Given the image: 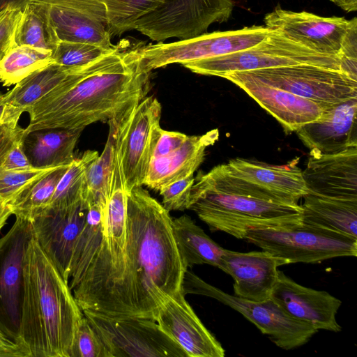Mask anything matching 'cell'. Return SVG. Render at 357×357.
I'll return each instance as SVG.
<instances>
[{"instance_id":"f546056e","label":"cell","mask_w":357,"mask_h":357,"mask_svg":"<svg viewBox=\"0 0 357 357\" xmlns=\"http://www.w3.org/2000/svg\"><path fill=\"white\" fill-rule=\"evenodd\" d=\"M50 6L29 2L22 11L14 35V45H28L52 52L60 40L52 22Z\"/></svg>"},{"instance_id":"6da1fadb","label":"cell","mask_w":357,"mask_h":357,"mask_svg":"<svg viewBox=\"0 0 357 357\" xmlns=\"http://www.w3.org/2000/svg\"><path fill=\"white\" fill-rule=\"evenodd\" d=\"M186 270L169 212L134 188L127 193L125 268L112 317L155 321L162 304L182 290Z\"/></svg>"},{"instance_id":"c3c4849f","label":"cell","mask_w":357,"mask_h":357,"mask_svg":"<svg viewBox=\"0 0 357 357\" xmlns=\"http://www.w3.org/2000/svg\"><path fill=\"white\" fill-rule=\"evenodd\" d=\"M31 0H0V10L8 8H20L22 11Z\"/></svg>"},{"instance_id":"b9f144b4","label":"cell","mask_w":357,"mask_h":357,"mask_svg":"<svg viewBox=\"0 0 357 357\" xmlns=\"http://www.w3.org/2000/svg\"><path fill=\"white\" fill-rule=\"evenodd\" d=\"M30 2L75 9L89 15L107 25L105 9L102 0H31Z\"/></svg>"},{"instance_id":"ba28073f","label":"cell","mask_w":357,"mask_h":357,"mask_svg":"<svg viewBox=\"0 0 357 357\" xmlns=\"http://www.w3.org/2000/svg\"><path fill=\"white\" fill-rule=\"evenodd\" d=\"M162 107L157 98L145 97L122 116L111 120L124 185L129 192L142 186L161 127Z\"/></svg>"},{"instance_id":"d4e9b609","label":"cell","mask_w":357,"mask_h":357,"mask_svg":"<svg viewBox=\"0 0 357 357\" xmlns=\"http://www.w3.org/2000/svg\"><path fill=\"white\" fill-rule=\"evenodd\" d=\"M77 68L52 63L34 71L17 83L4 94L2 125L17 126L23 112L58 86Z\"/></svg>"},{"instance_id":"9c48e42d","label":"cell","mask_w":357,"mask_h":357,"mask_svg":"<svg viewBox=\"0 0 357 357\" xmlns=\"http://www.w3.org/2000/svg\"><path fill=\"white\" fill-rule=\"evenodd\" d=\"M182 291L213 298L241 313L278 347L290 350L306 344L318 332L314 327L286 314L271 298L254 302L229 294L208 284L188 269L185 271Z\"/></svg>"},{"instance_id":"e575fe53","label":"cell","mask_w":357,"mask_h":357,"mask_svg":"<svg viewBox=\"0 0 357 357\" xmlns=\"http://www.w3.org/2000/svg\"><path fill=\"white\" fill-rule=\"evenodd\" d=\"M102 3L112 37L135 29L137 21L156 10L164 0H102Z\"/></svg>"},{"instance_id":"8d00e7d4","label":"cell","mask_w":357,"mask_h":357,"mask_svg":"<svg viewBox=\"0 0 357 357\" xmlns=\"http://www.w3.org/2000/svg\"><path fill=\"white\" fill-rule=\"evenodd\" d=\"M58 167L8 170L0 166V200L10 205L32 183Z\"/></svg>"},{"instance_id":"f1b7e54d","label":"cell","mask_w":357,"mask_h":357,"mask_svg":"<svg viewBox=\"0 0 357 357\" xmlns=\"http://www.w3.org/2000/svg\"><path fill=\"white\" fill-rule=\"evenodd\" d=\"M172 229L185 268L208 264L218 267L225 248L212 240L187 215L172 219Z\"/></svg>"},{"instance_id":"cb8c5ba5","label":"cell","mask_w":357,"mask_h":357,"mask_svg":"<svg viewBox=\"0 0 357 357\" xmlns=\"http://www.w3.org/2000/svg\"><path fill=\"white\" fill-rule=\"evenodd\" d=\"M219 137L218 129L202 135L188 136L185 142L166 155L151 158L144 184L159 191L162 188L192 174L204 159L205 151Z\"/></svg>"},{"instance_id":"7c38bea8","label":"cell","mask_w":357,"mask_h":357,"mask_svg":"<svg viewBox=\"0 0 357 357\" xmlns=\"http://www.w3.org/2000/svg\"><path fill=\"white\" fill-rule=\"evenodd\" d=\"M232 0H164L156 10L139 18L135 29L153 41L192 38L215 22H226Z\"/></svg>"},{"instance_id":"836d02e7","label":"cell","mask_w":357,"mask_h":357,"mask_svg":"<svg viewBox=\"0 0 357 357\" xmlns=\"http://www.w3.org/2000/svg\"><path fill=\"white\" fill-rule=\"evenodd\" d=\"M98 155L96 151L87 150L75 158L59 180L48 207L64 208L83 200L86 168Z\"/></svg>"},{"instance_id":"83f0119b","label":"cell","mask_w":357,"mask_h":357,"mask_svg":"<svg viewBox=\"0 0 357 357\" xmlns=\"http://www.w3.org/2000/svg\"><path fill=\"white\" fill-rule=\"evenodd\" d=\"M50 15L60 40L96 45L105 49L115 47L107 25L79 10L50 6Z\"/></svg>"},{"instance_id":"ab89813d","label":"cell","mask_w":357,"mask_h":357,"mask_svg":"<svg viewBox=\"0 0 357 357\" xmlns=\"http://www.w3.org/2000/svg\"><path fill=\"white\" fill-rule=\"evenodd\" d=\"M22 15L20 8L8 7L0 10V60L15 47V31Z\"/></svg>"},{"instance_id":"52a82bcc","label":"cell","mask_w":357,"mask_h":357,"mask_svg":"<svg viewBox=\"0 0 357 357\" xmlns=\"http://www.w3.org/2000/svg\"><path fill=\"white\" fill-rule=\"evenodd\" d=\"M244 240L283 259L286 264L319 263L356 257L357 238L305 223L248 230Z\"/></svg>"},{"instance_id":"681fc988","label":"cell","mask_w":357,"mask_h":357,"mask_svg":"<svg viewBox=\"0 0 357 357\" xmlns=\"http://www.w3.org/2000/svg\"><path fill=\"white\" fill-rule=\"evenodd\" d=\"M346 12L357 10V0H330Z\"/></svg>"},{"instance_id":"44dd1931","label":"cell","mask_w":357,"mask_h":357,"mask_svg":"<svg viewBox=\"0 0 357 357\" xmlns=\"http://www.w3.org/2000/svg\"><path fill=\"white\" fill-rule=\"evenodd\" d=\"M357 96L324 111L318 119L305 124L297 135L310 154L328 155L357 146Z\"/></svg>"},{"instance_id":"f6af8a7d","label":"cell","mask_w":357,"mask_h":357,"mask_svg":"<svg viewBox=\"0 0 357 357\" xmlns=\"http://www.w3.org/2000/svg\"><path fill=\"white\" fill-rule=\"evenodd\" d=\"M1 167L8 170H25L33 168L22 147V140L7 153Z\"/></svg>"},{"instance_id":"e0dca14e","label":"cell","mask_w":357,"mask_h":357,"mask_svg":"<svg viewBox=\"0 0 357 357\" xmlns=\"http://www.w3.org/2000/svg\"><path fill=\"white\" fill-rule=\"evenodd\" d=\"M223 78L233 82L271 114L290 133L321 117L324 111L316 102L266 84L246 71L233 72Z\"/></svg>"},{"instance_id":"d6986e66","label":"cell","mask_w":357,"mask_h":357,"mask_svg":"<svg viewBox=\"0 0 357 357\" xmlns=\"http://www.w3.org/2000/svg\"><path fill=\"white\" fill-rule=\"evenodd\" d=\"M178 291L162 304L155 321L189 357H223L225 350Z\"/></svg>"},{"instance_id":"f907efd6","label":"cell","mask_w":357,"mask_h":357,"mask_svg":"<svg viewBox=\"0 0 357 357\" xmlns=\"http://www.w3.org/2000/svg\"><path fill=\"white\" fill-rule=\"evenodd\" d=\"M3 98H4V94L0 93V126L2 125L1 120H2V116H3L4 107H5Z\"/></svg>"},{"instance_id":"d590c367","label":"cell","mask_w":357,"mask_h":357,"mask_svg":"<svg viewBox=\"0 0 357 357\" xmlns=\"http://www.w3.org/2000/svg\"><path fill=\"white\" fill-rule=\"evenodd\" d=\"M116 47L108 50L96 45L60 40L52 52V59L61 66L82 67L108 54Z\"/></svg>"},{"instance_id":"ac0fdd59","label":"cell","mask_w":357,"mask_h":357,"mask_svg":"<svg viewBox=\"0 0 357 357\" xmlns=\"http://www.w3.org/2000/svg\"><path fill=\"white\" fill-rule=\"evenodd\" d=\"M270 298L291 317L317 330L339 332L342 329L336 320L342 305L340 299L326 291L303 287L281 271Z\"/></svg>"},{"instance_id":"8992f818","label":"cell","mask_w":357,"mask_h":357,"mask_svg":"<svg viewBox=\"0 0 357 357\" xmlns=\"http://www.w3.org/2000/svg\"><path fill=\"white\" fill-rule=\"evenodd\" d=\"M312 65L340 70L341 58L317 52L275 30L258 44L231 54L188 62L183 66L204 75L222 77L233 72L294 66Z\"/></svg>"},{"instance_id":"7dc6e473","label":"cell","mask_w":357,"mask_h":357,"mask_svg":"<svg viewBox=\"0 0 357 357\" xmlns=\"http://www.w3.org/2000/svg\"><path fill=\"white\" fill-rule=\"evenodd\" d=\"M13 215L10 206L5 202L0 200V231L6 224L9 217Z\"/></svg>"},{"instance_id":"f35d334b","label":"cell","mask_w":357,"mask_h":357,"mask_svg":"<svg viewBox=\"0 0 357 357\" xmlns=\"http://www.w3.org/2000/svg\"><path fill=\"white\" fill-rule=\"evenodd\" d=\"M194 183L192 174L162 188L158 192L162 197V206L169 212L188 209Z\"/></svg>"},{"instance_id":"8fae6325","label":"cell","mask_w":357,"mask_h":357,"mask_svg":"<svg viewBox=\"0 0 357 357\" xmlns=\"http://www.w3.org/2000/svg\"><path fill=\"white\" fill-rule=\"evenodd\" d=\"M82 312L100 335L110 357L188 356L153 319Z\"/></svg>"},{"instance_id":"7a4b0ae2","label":"cell","mask_w":357,"mask_h":357,"mask_svg":"<svg viewBox=\"0 0 357 357\" xmlns=\"http://www.w3.org/2000/svg\"><path fill=\"white\" fill-rule=\"evenodd\" d=\"M150 73L144 71L135 50L118 46L77 68L58 86L29 107V126L34 130L84 128L109 122L138 104L151 89Z\"/></svg>"},{"instance_id":"2e32d148","label":"cell","mask_w":357,"mask_h":357,"mask_svg":"<svg viewBox=\"0 0 357 357\" xmlns=\"http://www.w3.org/2000/svg\"><path fill=\"white\" fill-rule=\"evenodd\" d=\"M87 208L84 200L64 208L47 207L31 222L37 241L68 282L74 247Z\"/></svg>"},{"instance_id":"603a6c76","label":"cell","mask_w":357,"mask_h":357,"mask_svg":"<svg viewBox=\"0 0 357 357\" xmlns=\"http://www.w3.org/2000/svg\"><path fill=\"white\" fill-rule=\"evenodd\" d=\"M298 158L286 165H271L250 159L234 158L227 163L238 176L284 200L296 202L307 193Z\"/></svg>"},{"instance_id":"5bb4252c","label":"cell","mask_w":357,"mask_h":357,"mask_svg":"<svg viewBox=\"0 0 357 357\" xmlns=\"http://www.w3.org/2000/svg\"><path fill=\"white\" fill-rule=\"evenodd\" d=\"M31 234V222L15 217L11 227L0 238V331L17 344L20 321L23 259Z\"/></svg>"},{"instance_id":"ee69618b","label":"cell","mask_w":357,"mask_h":357,"mask_svg":"<svg viewBox=\"0 0 357 357\" xmlns=\"http://www.w3.org/2000/svg\"><path fill=\"white\" fill-rule=\"evenodd\" d=\"M24 135V128L18 125L15 127L6 124L0 126V166L9 151L22 140Z\"/></svg>"},{"instance_id":"bcb514c9","label":"cell","mask_w":357,"mask_h":357,"mask_svg":"<svg viewBox=\"0 0 357 357\" xmlns=\"http://www.w3.org/2000/svg\"><path fill=\"white\" fill-rule=\"evenodd\" d=\"M0 357H26L24 350L0 331Z\"/></svg>"},{"instance_id":"4fadbf2b","label":"cell","mask_w":357,"mask_h":357,"mask_svg":"<svg viewBox=\"0 0 357 357\" xmlns=\"http://www.w3.org/2000/svg\"><path fill=\"white\" fill-rule=\"evenodd\" d=\"M246 72L262 82L316 102L324 112L357 96V80L340 70L299 64Z\"/></svg>"},{"instance_id":"484cf974","label":"cell","mask_w":357,"mask_h":357,"mask_svg":"<svg viewBox=\"0 0 357 357\" xmlns=\"http://www.w3.org/2000/svg\"><path fill=\"white\" fill-rule=\"evenodd\" d=\"M84 129L52 128L24 133L22 147L34 168L70 165Z\"/></svg>"},{"instance_id":"3957f363","label":"cell","mask_w":357,"mask_h":357,"mask_svg":"<svg viewBox=\"0 0 357 357\" xmlns=\"http://www.w3.org/2000/svg\"><path fill=\"white\" fill-rule=\"evenodd\" d=\"M127 192L114 151L105 205L88 206L75 243L69 286L82 310L112 317L125 268Z\"/></svg>"},{"instance_id":"4dcf8cb0","label":"cell","mask_w":357,"mask_h":357,"mask_svg":"<svg viewBox=\"0 0 357 357\" xmlns=\"http://www.w3.org/2000/svg\"><path fill=\"white\" fill-rule=\"evenodd\" d=\"M52 63V51L28 45L15 46L0 60V82L6 86L16 84Z\"/></svg>"},{"instance_id":"60d3db41","label":"cell","mask_w":357,"mask_h":357,"mask_svg":"<svg viewBox=\"0 0 357 357\" xmlns=\"http://www.w3.org/2000/svg\"><path fill=\"white\" fill-rule=\"evenodd\" d=\"M341 71L357 80V19L355 17L344 39L341 52Z\"/></svg>"},{"instance_id":"277c9868","label":"cell","mask_w":357,"mask_h":357,"mask_svg":"<svg viewBox=\"0 0 357 357\" xmlns=\"http://www.w3.org/2000/svg\"><path fill=\"white\" fill-rule=\"evenodd\" d=\"M84 314L33 231L24 251L18 345L26 357H71Z\"/></svg>"},{"instance_id":"9a60e30c","label":"cell","mask_w":357,"mask_h":357,"mask_svg":"<svg viewBox=\"0 0 357 357\" xmlns=\"http://www.w3.org/2000/svg\"><path fill=\"white\" fill-rule=\"evenodd\" d=\"M354 19L321 17L306 11L284 10L278 5L265 15L264 21L265 26L305 47L340 56L344 39Z\"/></svg>"},{"instance_id":"4316f807","label":"cell","mask_w":357,"mask_h":357,"mask_svg":"<svg viewBox=\"0 0 357 357\" xmlns=\"http://www.w3.org/2000/svg\"><path fill=\"white\" fill-rule=\"evenodd\" d=\"M302 222L357 238V200L336 199L307 193Z\"/></svg>"},{"instance_id":"5b68a950","label":"cell","mask_w":357,"mask_h":357,"mask_svg":"<svg viewBox=\"0 0 357 357\" xmlns=\"http://www.w3.org/2000/svg\"><path fill=\"white\" fill-rule=\"evenodd\" d=\"M188 209L211 231H223L238 239L252 229L302 222L300 204L238 176L227 164L217 165L195 178Z\"/></svg>"},{"instance_id":"ffe728a7","label":"cell","mask_w":357,"mask_h":357,"mask_svg":"<svg viewBox=\"0 0 357 357\" xmlns=\"http://www.w3.org/2000/svg\"><path fill=\"white\" fill-rule=\"evenodd\" d=\"M285 264L263 250L241 252L225 249L218 268L232 277L235 296L263 302L270 298L278 280V268Z\"/></svg>"},{"instance_id":"30bf717a","label":"cell","mask_w":357,"mask_h":357,"mask_svg":"<svg viewBox=\"0 0 357 357\" xmlns=\"http://www.w3.org/2000/svg\"><path fill=\"white\" fill-rule=\"evenodd\" d=\"M271 30L265 26L254 25L237 30L204 33L172 43L159 42L135 50L142 69L151 73L169 64L183 65L251 47L262 41Z\"/></svg>"},{"instance_id":"1f68e13d","label":"cell","mask_w":357,"mask_h":357,"mask_svg":"<svg viewBox=\"0 0 357 357\" xmlns=\"http://www.w3.org/2000/svg\"><path fill=\"white\" fill-rule=\"evenodd\" d=\"M69 166L59 167L32 183L10 205L13 215L31 222L49 206L56 187Z\"/></svg>"},{"instance_id":"7bdbcfd3","label":"cell","mask_w":357,"mask_h":357,"mask_svg":"<svg viewBox=\"0 0 357 357\" xmlns=\"http://www.w3.org/2000/svg\"><path fill=\"white\" fill-rule=\"evenodd\" d=\"M188 136L182 132L161 128L151 158L162 157L174 151L185 142Z\"/></svg>"},{"instance_id":"7402d4cb","label":"cell","mask_w":357,"mask_h":357,"mask_svg":"<svg viewBox=\"0 0 357 357\" xmlns=\"http://www.w3.org/2000/svg\"><path fill=\"white\" fill-rule=\"evenodd\" d=\"M303 176L309 194L357 200V146L334 154H310Z\"/></svg>"},{"instance_id":"74e56055","label":"cell","mask_w":357,"mask_h":357,"mask_svg":"<svg viewBox=\"0 0 357 357\" xmlns=\"http://www.w3.org/2000/svg\"><path fill=\"white\" fill-rule=\"evenodd\" d=\"M71 357H110L100 335L84 315L77 333Z\"/></svg>"},{"instance_id":"d6a6232c","label":"cell","mask_w":357,"mask_h":357,"mask_svg":"<svg viewBox=\"0 0 357 357\" xmlns=\"http://www.w3.org/2000/svg\"><path fill=\"white\" fill-rule=\"evenodd\" d=\"M114 156V131L109 125V135L103 151L88 164L85 170L83 200L88 206L93 204H106Z\"/></svg>"}]
</instances>
